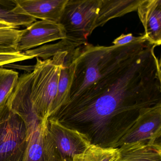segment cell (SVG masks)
Segmentation results:
<instances>
[{
  "label": "cell",
  "instance_id": "1",
  "mask_svg": "<svg viewBox=\"0 0 161 161\" xmlns=\"http://www.w3.org/2000/svg\"><path fill=\"white\" fill-rule=\"evenodd\" d=\"M156 47L142 35L123 46L86 43L74 48L67 101L50 118L91 144L117 148L142 114L161 105Z\"/></svg>",
  "mask_w": 161,
  "mask_h": 161
},
{
  "label": "cell",
  "instance_id": "2",
  "mask_svg": "<svg viewBox=\"0 0 161 161\" xmlns=\"http://www.w3.org/2000/svg\"><path fill=\"white\" fill-rule=\"evenodd\" d=\"M69 51L59 52L47 60L36 58L32 72L31 98L33 111L41 119L49 118L57 93L60 70Z\"/></svg>",
  "mask_w": 161,
  "mask_h": 161
},
{
  "label": "cell",
  "instance_id": "3",
  "mask_svg": "<svg viewBox=\"0 0 161 161\" xmlns=\"http://www.w3.org/2000/svg\"><path fill=\"white\" fill-rule=\"evenodd\" d=\"M100 0H68L60 24L66 33L65 39L80 46L95 30Z\"/></svg>",
  "mask_w": 161,
  "mask_h": 161
},
{
  "label": "cell",
  "instance_id": "4",
  "mask_svg": "<svg viewBox=\"0 0 161 161\" xmlns=\"http://www.w3.org/2000/svg\"><path fill=\"white\" fill-rule=\"evenodd\" d=\"M28 142L25 121L6 105L0 114V161H22Z\"/></svg>",
  "mask_w": 161,
  "mask_h": 161
},
{
  "label": "cell",
  "instance_id": "5",
  "mask_svg": "<svg viewBox=\"0 0 161 161\" xmlns=\"http://www.w3.org/2000/svg\"><path fill=\"white\" fill-rule=\"evenodd\" d=\"M47 119L35 116L25 122L28 142L22 161H64L50 135Z\"/></svg>",
  "mask_w": 161,
  "mask_h": 161
},
{
  "label": "cell",
  "instance_id": "6",
  "mask_svg": "<svg viewBox=\"0 0 161 161\" xmlns=\"http://www.w3.org/2000/svg\"><path fill=\"white\" fill-rule=\"evenodd\" d=\"M161 105L143 113L122 136L117 148L133 143H154L161 141Z\"/></svg>",
  "mask_w": 161,
  "mask_h": 161
},
{
  "label": "cell",
  "instance_id": "7",
  "mask_svg": "<svg viewBox=\"0 0 161 161\" xmlns=\"http://www.w3.org/2000/svg\"><path fill=\"white\" fill-rule=\"evenodd\" d=\"M66 37L64 30L60 23L47 20L36 21L21 30L16 50L23 53L49 42L65 39Z\"/></svg>",
  "mask_w": 161,
  "mask_h": 161
},
{
  "label": "cell",
  "instance_id": "8",
  "mask_svg": "<svg viewBox=\"0 0 161 161\" xmlns=\"http://www.w3.org/2000/svg\"><path fill=\"white\" fill-rule=\"evenodd\" d=\"M47 128L50 135L64 161H72L74 155L83 152L91 145L82 134L64 126L54 119H48Z\"/></svg>",
  "mask_w": 161,
  "mask_h": 161
},
{
  "label": "cell",
  "instance_id": "9",
  "mask_svg": "<svg viewBox=\"0 0 161 161\" xmlns=\"http://www.w3.org/2000/svg\"><path fill=\"white\" fill-rule=\"evenodd\" d=\"M68 0H14L15 12L36 19L60 23Z\"/></svg>",
  "mask_w": 161,
  "mask_h": 161
},
{
  "label": "cell",
  "instance_id": "10",
  "mask_svg": "<svg viewBox=\"0 0 161 161\" xmlns=\"http://www.w3.org/2000/svg\"><path fill=\"white\" fill-rule=\"evenodd\" d=\"M137 14L144 26V36L152 45L161 44V0H142Z\"/></svg>",
  "mask_w": 161,
  "mask_h": 161
},
{
  "label": "cell",
  "instance_id": "11",
  "mask_svg": "<svg viewBox=\"0 0 161 161\" xmlns=\"http://www.w3.org/2000/svg\"><path fill=\"white\" fill-rule=\"evenodd\" d=\"M142 0H100L95 29L108 21L136 11Z\"/></svg>",
  "mask_w": 161,
  "mask_h": 161
},
{
  "label": "cell",
  "instance_id": "12",
  "mask_svg": "<svg viewBox=\"0 0 161 161\" xmlns=\"http://www.w3.org/2000/svg\"><path fill=\"white\" fill-rule=\"evenodd\" d=\"M118 161H161V141L136 143L118 148Z\"/></svg>",
  "mask_w": 161,
  "mask_h": 161
},
{
  "label": "cell",
  "instance_id": "13",
  "mask_svg": "<svg viewBox=\"0 0 161 161\" xmlns=\"http://www.w3.org/2000/svg\"><path fill=\"white\" fill-rule=\"evenodd\" d=\"M72 74V63L68 53L60 70L57 93L52 106L49 118L53 115L67 102Z\"/></svg>",
  "mask_w": 161,
  "mask_h": 161
},
{
  "label": "cell",
  "instance_id": "14",
  "mask_svg": "<svg viewBox=\"0 0 161 161\" xmlns=\"http://www.w3.org/2000/svg\"><path fill=\"white\" fill-rule=\"evenodd\" d=\"M14 0H0V23L16 28L21 26L27 27L37 21L32 17L16 14Z\"/></svg>",
  "mask_w": 161,
  "mask_h": 161
},
{
  "label": "cell",
  "instance_id": "15",
  "mask_svg": "<svg viewBox=\"0 0 161 161\" xmlns=\"http://www.w3.org/2000/svg\"><path fill=\"white\" fill-rule=\"evenodd\" d=\"M118 148L103 147L91 144L83 152L73 156L72 161H118Z\"/></svg>",
  "mask_w": 161,
  "mask_h": 161
},
{
  "label": "cell",
  "instance_id": "16",
  "mask_svg": "<svg viewBox=\"0 0 161 161\" xmlns=\"http://www.w3.org/2000/svg\"><path fill=\"white\" fill-rule=\"evenodd\" d=\"M19 78L18 72L0 67V114L6 106Z\"/></svg>",
  "mask_w": 161,
  "mask_h": 161
},
{
  "label": "cell",
  "instance_id": "17",
  "mask_svg": "<svg viewBox=\"0 0 161 161\" xmlns=\"http://www.w3.org/2000/svg\"><path fill=\"white\" fill-rule=\"evenodd\" d=\"M79 46L70 43L66 39L50 45H45L24 52L23 53L32 58H38L42 60H47L53 57L59 52L69 51Z\"/></svg>",
  "mask_w": 161,
  "mask_h": 161
},
{
  "label": "cell",
  "instance_id": "18",
  "mask_svg": "<svg viewBox=\"0 0 161 161\" xmlns=\"http://www.w3.org/2000/svg\"><path fill=\"white\" fill-rule=\"evenodd\" d=\"M21 32L16 28L0 29V54L18 53L16 45Z\"/></svg>",
  "mask_w": 161,
  "mask_h": 161
},
{
  "label": "cell",
  "instance_id": "19",
  "mask_svg": "<svg viewBox=\"0 0 161 161\" xmlns=\"http://www.w3.org/2000/svg\"><path fill=\"white\" fill-rule=\"evenodd\" d=\"M33 59L31 56L25 55L23 53L0 54V67L6 64L21 62Z\"/></svg>",
  "mask_w": 161,
  "mask_h": 161
},
{
  "label": "cell",
  "instance_id": "20",
  "mask_svg": "<svg viewBox=\"0 0 161 161\" xmlns=\"http://www.w3.org/2000/svg\"><path fill=\"white\" fill-rule=\"evenodd\" d=\"M138 38V36L135 37L133 36L131 33L128 34H122L120 36L116 38L114 41L113 44L114 46H120L127 45L129 43H131L135 41Z\"/></svg>",
  "mask_w": 161,
  "mask_h": 161
},
{
  "label": "cell",
  "instance_id": "21",
  "mask_svg": "<svg viewBox=\"0 0 161 161\" xmlns=\"http://www.w3.org/2000/svg\"><path fill=\"white\" fill-rule=\"evenodd\" d=\"M35 65H19L14 64V63L6 64L1 67L5 69H15L19 70H24L28 73L33 72L35 69Z\"/></svg>",
  "mask_w": 161,
  "mask_h": 161
},
{
  "label": "cell",
  "instance_id": "22",
  "mask_svg": "<svg viewBox=\"0 0 161 161\" xmlns=\"http://www.w3.org/2000/svg\"><path fill=\"white\" fill-rule=\"evenodd\" d=\"M7 28H13V27H11L9 25H7V24H4V23H0V29Z\"/></svg>",
  "mask_w": 161,
  "mask_h": 161
}]
</instances>
